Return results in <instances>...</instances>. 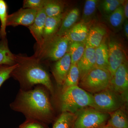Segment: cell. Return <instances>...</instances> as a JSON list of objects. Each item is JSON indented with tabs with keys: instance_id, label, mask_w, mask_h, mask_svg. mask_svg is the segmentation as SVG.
<instances>
[{
	"instance_id": "cell-1",
	"label": "cell",
	"mask_w": 128,
	"mask_h": 128,
	"mask_svg": "<svg viewBox=\"0 0 128 128\" xmlns=\"http://www.w3.org/2000/svg\"><path fill=\"white\" fill-rule=\"evenodd\" d=\"M10 107L12 110L22 113L26 120H36L45 124L51 122L54 117L49 96L41 85L29 90L21 89Z\"/></svg>"
},
{
	"instance_id": "cell-2",
	"label": "cell",
	"mask_w": 128,
	"mask_h": 128,
	"mask_svg": "<svg viewBox=\"0 0 128 128\" xmlns=\"http://www.w3.org/2000/svg\"><path fill=\"white\" fill-rule=\"evenodd\" d=\"M17 66L11 76L18 81L22 89H32L35 85H41L54 94V87L50 76L41 64V61L34 56L15 55Z\"/></svg>"
},
{
	"instance_id": "cell-3",
	"label": "cell",
	"mask_w": 128,
	"mask_h": 128,
	"mask_svg": "<svg viewBox=\"0 0 128 128\" xmlns=\"http://www.w3.org/2000/svg\"><path fill=\"white\" fill-rule=\"evenodd\" d=\"M60 100L62 112L76 114L88 107L93 108L94 106L92 95L78 86L69 88L62 92Z\"/></svg>"
},
{
	"instance_id": "cell-4",
	"label": "cell",
	"mask_w": 128,
	"mask_h": 128,
	"mask_svg": "<svg viewBox=\"0 0 128 128\" xmlns=\"http://www.w3.org/2000/svg\"><path fill=\"white\" fill-rule=\"evenodd\" d=\"M70 41L66 36L56 34L44 41L42 46L37 47L34 56L41 61L48 59L57 61L68 52Z\"/></svg>"
},
{
	"instance_id": "cell-5",
	"label": "cell",
	"mask_w": 128,
	"mask_h": 128,
	"mask_svg": "<svg viewBox=\"0 0 128 128\" xmlns=\"http://www.w3.org/2000/svg\"><path fill=\"white\" fill-rule=\"evenodd\" d=\"M112 77L108 70L95 68L81 79V88L92 93H98L110 86Z\"/></svg>"
},
{
	"instance_id": "cell-6",
	"label": "cell",
	"mask_w": 128,
	"mask_h": 128,
	"mask_svg": "<svg viewBox=\"0 0 128 128\" xmlns=\"http://www.w3.org/2000/svg\"><path fill=\"white\" fill-rule=\"evenodd\" d=\"M109 114L92 108H84L76 114L72 128H100L106 125Z\"/></svg>"
},
{
	"instance_id": "cell-7",
	"label": "cell",
	"mask_w": 128,
	"mask_h": 128,
	"mask_svg": "<svg viewBox=\"0 0 128 128\" xmlns=\"http://www.w3.org/2000/svg\"><path fill=\"white\" fill-rule=\"evenodd\" d=\"M93 96V108L104 112L112 113L121 108L125 100L109 88Z\"/></svg>"
},
{
	"instance_id": "cell-8",
	"label": "cell",
	"mask_w": 128,
	"mask_h": 128,
	"mask_svg": "<svg viewBox=\"0 0 128 128\" xmlns=\"http://www.w3.org/2000/svg\"><path fill=\"white\" fill-rule=\"evenodd\" d=\"M108 88L126 100L125 98L127 97L124 96L128 88V69L126 60L114 72Z\"/></svg>"
},
{
	"instance_id": "cell-9",
	"label": "cell",
	"mask_w": 128,
	"mask_h": 128,
	"mask_svg": "<svg viewBox=\"0 0 128 128\" xmlns=\"http://www.w3.org/2000/svg\"><path fill=\"white\" fill-rule=\"evenodd\" d=\"M108 46V70L112 78L117 69L126 61V56L121 45L116 41L111 40Z\"/></svg>"
},
{
	"instance_id": "cell-10",
	"label": "cell",
	"mask_w": 128,
	"mask_h": 128,
	"mask_svg": "<svg viewBox=\"0 0 128 128\" xmlns=\"http://www.w3.org/2000/svg\"><path fill=\"white\" fill-rule=\"evenodd\" d=\"M38 11L21 8L16 12L8 15L6 25L13 27L22 25L28 27L33 23Z\"/></svg>"
},
{
	"instance_id": "cell-11",
	"label": "cell",
	"mask_w": 128,
	"mask_h": 128,
	"mask_svg": "<svg viewBox=\"0 0 128 128\" xmlns=\"http://www.w3.org/2000/svg\"><path fill=\"white\" fill-rule=\"evenodd\" d=\"M77 65L80 80L89 71L96 68L95 48L86 44L84 52Z\"/></svg>"
},
{
	"instance_id": "cell-12",
	"label": "cell",
	"mask_w": 128,
	"mask_h": 128,
	"mask_svg": "<svg viewBox=\"0 0 128 128\" xmlns=\"http://www.w3.org/2000/svg\"><path fill=\"white\" fill-rule=\"evenodd\" d=\"M47 17L44 8L38 10L33 23L28 27L36 41L38 47L42 46L44 43V28Z\"/></svg>"
},
{
	"instance_id": "cell-13",
	"label": "cell",
	"mask_w": 128,
	"mask_h": 128,
	"mask_svg": "<svg viewBox=\"0 0 128 128\" xmlns=\"http://www.w3.org/2000/svg\"><path fill=\"white\" fill-rule=\"evenodd\" d=\"M71 65V58L68 52L56 61L53 70V74L57 84L63 86Z\"/></svg>"
},
{
	"instance_id": "cell-14",
	"label": "cell",
	"mask_w": 128,
	"mask_h": 128,
	"mask_svg": "<svg viewBox=\"0 0 128 128\" xmlns=\"http://www.w3.org/2000/svg\"><path fill=\"white\" fill-rule=\"evenodd\" d=\"M89 30L86 24L79 22L74 25L64 35L70 42L86 43Z\"/></svg>"
},
{
	"instance_id": "cell-15",
	"label": "cell",
	"mask_w": 128,
	"mask_h": 128,
	"mask_svg": "<svg viewBox=\"0 0 128 128\" xmlns=\"http://www.w3.org/2000/svg\"><path fill=\"white\" fill-rule=\"evenodd\" d=\"M80 15L79 9L75 8L72 9L64 16L59 30L56 34L58 36L64 35L75 25Z\"/></svg>"
},
{
	"instance_id": "cell-16",
	"label": "cell",
	"mask_w": 128,
	"mask_h": 128,
	"mask_svg": "<svg viewBox=\"0 0 128 128\" xmlns=\"http://www.w3.org/2000/svg\"><path fill=\"white\" fill-rule=\"evenodd\" d=\"M64 16L62 14L56 16L47 17L44 28V41L56 34Z\"/></svg>"
},
{
	"instance_id": "cell-17",
	"label": "cell",
	"mask_w": 128,
	"mask_h": 128,
	"mask_svg": "<svg viewBox=\"0 0 128 128\" xmlns=\"http://www.w3.org/2000/svg\"><path fill=\"white\" fill-rule=\"evenodd\" d=\"M106 32L105 28L99 26H95L89 30L86 44L96 48L98 47L103 41Z\"/></svg>"
},
{
	"instance_id": "cell-18",
	"label": "cell",
	"mask_w": 128,
	"mask_h": 128,
	"mask_svg": "<svg viewBox=\"0 0 128 128\" xmlns=\"http://www.w3.org/2000/svg\"><path fill=\"white\" fill-rule=\"evenodd\" d=\"M106 125L112 128H128V118L121 108L111 113Z\"/></svg>"
},
{
	"instance_id": "cell-19",
	"label": "cell",
	"mask_w": 128,
	"mask_h": 128,
	"mask_svg": "<svg viewBox=\"0 0 128 128\" xmlns=\"http://www.w3.org/2000/svg\"><path fill=\"white\" fill-rule=\"evenodd\" d=\"M96 67L108 70V44L104 41L95 48Z\"/></svg>"
},
{
	"instance_id": "cell-20",
	"label": "cell",
	"mask_w": 128,
	"mask_h": 128,
	"mask_svg": "<svg viewBox=\"0 0 128 128\" xmlns=\"http://www.w3.org/2000/svg\"><path fill=\"white\" fill-rule=\"evenodd\" d=\"M16 64L15 54L9 49L6 38L0 41V65L12 66Z\"/></svg>"
},
{
	"instance_id": "cell-21",
	"label": "cell",
	"mask_w": 128,
	"mask_h": 128,
	"mask_svg": "<svg viewBox=\"0 0 128 128\" xmlns=\"http://www.w3.org/2000/svg\"><path fill=\"white\" fill-rule=\"evenodd\" d=\"M80 79V71L77 64H71L64 84L62 86V92L69 88L78 86Z\"/></svg>"
},
{
	"instance_id": "cell-22",
	"label": "cell",
	"mask_w": 128,
	"mask_h": 128,
	"mask_svg": "<svg viewBox=\"0 0 128 128\" xmlns=\"http://www.w3.org/2000/svg\"><path fill=\"white\" fill-rule=\"evenodd\" d=\"M86 43L70 42L68 52L71 58V64H76L84 52Z\"/></svg>"
},
{
	"instance_id": "cell-23",
	"label": "cell",
	"mask_w": 128,
	"mask_h": 128,
	"mask_svg": "<svg viewBox=\"0 0 128 128\" xmlns=\"http://www.w3.org/2000/svg\"><path fill=\"white\" fill-rule=\"evenodd\" d=\"M76 114L62 112L56 120L52 128H72Z\"/></svg>"
},
{
	"instance_id": "cell-24",
	"label": "cell",
	"mask_w": 128,
	"mask_h": 128,
	"mask_svg": "<svg viewBox=\"0 0 128 128\" xmlns=\"http://www.w3.org/2000/svg\"><path fill=\"white\" fill-rule=\"evenodd\" d=\"M44 9L47 17L56 16L63 14L64 6L58 1L45 0Z\"/></svg>"
},
{
	"instance_id": "cell-25",
	"label": "cell",
	"mask_w": 128,
	"mask_h": 128,
	"mask_svg": "<svg viewBox=\"0 0 128 128\" xmlns=\"http://www.w3.org/2000/svg\"><path fill=\"white\" fill-rule=\"evenodd\" d=\"M8 16L7 4L4 0H0V22L1 23L0 38L1 40L6 38V29L7 26Z\"/></svg>"
},
{
	"instance_id": "cell-26",
	"label": "cell",
	"mask_w": 128,
	"mask_h": 128,
	"mask_svg": "<svg viewBox=\"0 0 128 128\" xmlns=\"http://www.w3.org/2000/svg\"><path fill=\"white\" fill-rule=\"evenodd\" d=\"M108 16V20L112 27L118 28L121 26L125 18L122 5L118 8Z\"/></svg>"
},
{
	"instance_id": "cell-27",
	"label": "cell",
	"mask_w": 128,
	"mask_h": 128,
	"mask_svg": "<svg viewBox=\"0 0 128 128\" xmlns=\"http://www.w3.org/2000/svg\"><path fill=\"white\" fill-rule=\"evenodd\" d=\"M98 1L87 0L85 2L82 15V22L86 24L95 13Z\"/></svg>"
},
{
	"instance_id": "cell-28",
	"label": "cell",
	"mask_w": 128,
	"mask_h": 128,
	"mask_svg": "<svg viewBox=\"0 0 128 128\" xmlns=\"http://www.w3.org/2000/svg\"><path fill=\"white\" fill-rule=\"evenodd\" d=\"M122 0H105L101 4L102 10L105 14L109 15L124 2Z\"/></svg>"
},
{
	"instance_id": "cell-29",
	"label": "cell",
	"mask_w": 128,
	"mask_h": 128,
	"mask_svg": "<svg viewBox=\"0 0 128 128\" xmlns=\"http://www.w3.org/2000/svg\"><path fill=\"white\" fill-rule=\"evenodd\" d=\"M17 66V64L13 65H0V88L6 80L11 76L12 72Z\"/></svg>"
},
{
	"instance_id": "cell-30",
	"label": "cell",
	"mask_w": 128,
	"mask_h": 128,
	"mask_svg": "<svg viewBox=\"0 0 128 128\" xmlns=\"http://www.w3.org/2000/svg\"><path fill=\"white\" fill-rule=\"evenodd\" d=\"M45 1V0H24L22 8L38 10L43 9Z\"/></svg>"
},
{
	"instance_id": "cell-31",
	"label": "cell",
	"mask_w": 128,
	"mask_h": 128,
	"mask_svg": "<svg viewBox=\"0 0 128 128\" xmlns=\"http://www.w3.org/2000/svg\"><path fill=\"white\" fill-rule=\"evenodd\" d=\"M45 124L33 120H26L18 128H46Z\"/></svg>"
},
{
	"instance_id": "cell-32",
	"label": "cell",
	"mask_w": 128,
	"mask_h": 128,
	"mask_svg": "<svg viewBox=\"0 0 128 128\" xmlns=\"http://www.w3.org/2000/svg\"><path fill=\"white\" fill-rule=\"evenodd\" d=\"M123 7L124 13V16L126 19H128V1H126L124 3Z\"/></svg>"
},
{
	"instance_id": "cell-33",
	"label": "cell",
	"mask_w": 128,
	"mask_h": 128,
	"mask_svg": "<svg viewBox=\"0 0 128 128\" xmlns=\"http://www.w3.org/2000/svg\"><path fill=\"white\" fill-rule=\"evenodd\" d=\"M124 23V32L125 36L127 38H128V22L127 19L125 20Z\"/></svg>"
},
{
	"instance_id": "cell-34",
	"label": "cell",
	"mask_w": 128,
	"mask_h": 128,
	"mask_svg": "<svg viewBox=\"0 0 128 128\" xmlns=\"http://www.w3.org/2000/svg\"><path fill=\"white\" fill-rule=\"evenodd\" d=\"M111 128V127H110V126H107V125L106 124V125H105V126H102V128Z\"/></svg>"
},
{
	"instance_id": "cell-35",
	"label": "cell",
	"mask_w": 128,
	"mask_h": 128,
	"mask_svg": "<svg viewBox=\"0 0 128 128\" xmlns=\"http://www.w3.org/2000/svg\"></svg>"
}]
</instances>
